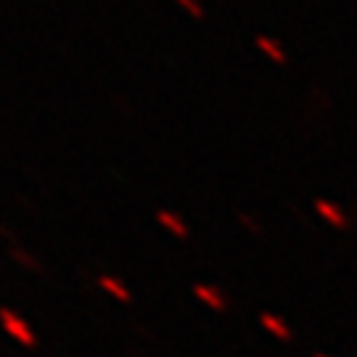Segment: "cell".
<instances>
[{"label": "cell", "mask_w": 357, "mask_h": 357, "mask_svg": "<svg viewBox=\"0 0 357 357\" xmlns=\"http://www.w3.org/2000/svg\"><path fill=\"white\" fill-rule=\"evenodd\" d=\"M312 209H315V215H318L326 225H331V228H336V230L349 228V217H347L344 209L336 204V202H331V199H315Z\"/></svg>", "instance_id": "6da1fadb"}, {"label": "cell", "mask_w": 357, "mask_h": 357, "mask_svg": "<svg viewBox=\"0 0 357 357\" xmlns=\"http://www.w3.org/2000/svg\"><path fill=\"white\" fill-rule=\"evenodd\" d=\"M257 48L268 56L273 64H278V66H286L289 64V56H286V48H283L281 43L275 38H268V35H259L257 38Z\"/></svg>", "instance_id": "7a4b0ae2"}, {"label": "cell", "mask_w": 357, "mask_h": 357, "mask_svg": "<svg viewBox=\"0 0 357 357\" xmlns=\"http://www.w3.org/2000/svg\"><path fill=\"white\" fill-rule=\"evenodd\" d=\"M262 323L268 326L273 333H278V336H283V339H289V328L283 326L281 318H273V315H262Z\"/></svg>", "instance_id": "3957f363"}]
</instances>
